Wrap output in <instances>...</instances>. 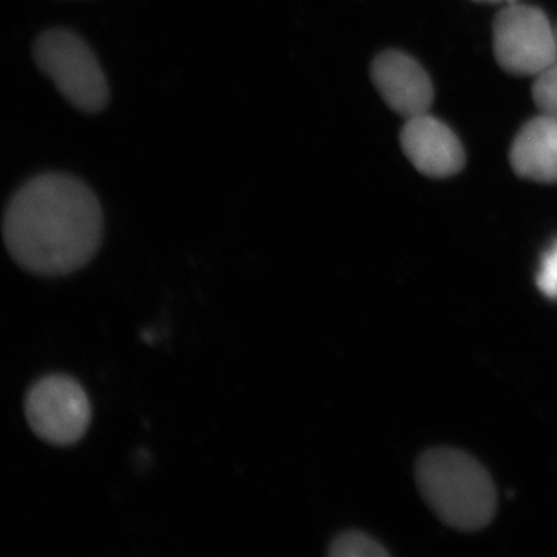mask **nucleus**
<instances>
[{"label": "nucleus", "mask_w": 557, "mask_h": 557, "mask_svg": "<svg viewBox=\"0 0 557 557\" xmlns=\"http://www.w3.org/2000/svg\"><path fill=\"white\" fill-rule=\"evenodd\" d=\"M102 211L94 190L75 177L44 174L10 200L3 239L22 269L62 276L83 269L97 255Z\"/></svg>", "instance_id": "obj_1"}, {"label": "nucleus", "mask_w": 557, "mask_h": 557, "mask_svg": "<svg viewBox=\"0 0 557 557\" xmlns=\"http://www.w3.org/2000/svg\"><path fill=\"white\" fill-rule=\"evenodd\" d=\"M417 483L435 515L457 530H480L496 515L493 479L475 458L461 450H428L418 461Z\"/></svg>", "instance_id": "obj_2"}, {"label": "nucleus", "mask_w": 557, "mask_h": 557, "mask_svg": "<svg viewBox=\"0 0 557 557\" xmlns=\"http://www.w3.org/2000/svg\"><path fill=\"white\" fill-rule=\"evenodd\" d=\"M36 65L76 109L101 112L109 84L100 62L78 35L62 28L44 32L33 47Z\"/></svg>", "instance_id": "obj_3"}, {"label": "nucleus", "mask_w": 557, "mask_h": 557, "mask_svg": "<svg viewBox=\"0 0 557 557\" xmlns=\"http://www.w3.org/2000/svg\"><path fill=\"white\" fill-rule=\"evenodd\" d=\"M494 54L511 75L536 76L557 61V33L544 11L509 3L494 22Z\"/></svg>", "instance_id": "obj_4"}, {"label": "nucleus", "mask_w": 557, "mask_h": 557, "mask_svg": "<svg viewBox=\"0 0 557 557\" xmlns=\"http://www.w3.org/2000/svg\"><path fill=\"white\" fill-rule=\"evenodd\" d=\"M25 416L39 438L51 445L67 446L83 438L89 429L91 406L78 381L50 375L28 391Z\"/></svg>", "instance_id": "obj_5"}, {"label": "nucleus", "mask_w": 557, "mask_h": 557, "mask_svg": "<svg viewBox=\"0 0 557 557\" xmlns=\"http://www.w3.org/2000/svg\"><path fill=\"white\" fill-rule=\"evenodd\" d=\"M401 146L410 163L428 177L445 178L465 166L460 139L429 113L412 116L401 131Z\"/></svg>", "instance_id": "obj_6"}, {"label": "nucleus", "mask_w": 557, "mask_h": 557, "mask_svg": "<svg viewBox=\"0 0 557 557\" xmlns=\"http://www.w3.org/2000/svg\"><path fill=\"white\" fill-rule=\"evenodd\" d=\"M372 81L388 108L406 119L431 109L434 87L428 73L401 51H384L372 65Z\"/></svg>", "instance_id": "obj_7"}, {"label": "nucleus", "mask_w": 557, "mask_h": 557, "mask_svg": "<svg viewBox=\"0 0 557 557\" xmlns=\"http://www.w3.org/2000/svg\"><path fill=\"white\" fill-rule=\"evenodd\" d=\"M519 177L539 183H557V116L542 115L528 121L509 152Z\"/></svg>", "instance_id": "obj_8"}, {"label": "nucleus", "mask_w": 557, "mask_h": 557, "mask_svg": "<svg viewBox=\"0 0 557 557\" xmlns=\"http://www.w3.org/2000/svg\"><path fill=\"white\" fill-rule=\"evenodd\" d=\"M330 556L333 557H384L388 556L386 549L375 539L366 534L350 531L341 534L330 547Z\"/></svg>", "instance_id": "obj_9"}, {"label": "nucleus", "mask_w": 557, "mask_h": 557, "mask_svg": "<svg viewBox=\"0 0 557 557\" xmlns=\"http://www.w3.org/2000/svg\"><path fill=\"white\" fill-rule=\"evenodd\" d=\"M533 98L544 115L557 116V61L536 76Z\"/></svg>", "instance_id": "obj_10"}, {"label": "nucleus", "mask_w": 557, "mask_h": 557, "mask_svg": "<svg viewBox=\"0 0 557 557\" xmlns=\"http://www.w3.org/2000/svg\"><path fill=\"white\" fill-rule=\"evenodd\" d=\"M537 288L548 299L557 300V240L544 252L536 276Z\"/></svg>", "instance_id": "obj_11"}, {"label": "nucleus", "mask_w": 557, "mask_h": 557, "mask_svg": "<svg viewBox=\"0 0 557 557\" xmlns=\"http://www.w3.org/2000/svg\"><path fill=\"white\" fill-rule=\"evenodd\" d=\"M482 2H508V3H515L516 0H482Z\"/></svg>", "instance_id": "obj_12"}, {"label": "nucleus", "mask_w": 557, "mask_h": 557, "mask_svg": "<svg viewBox=\"0 0 557 557\" xmlns=\"http://www.w3.org/2000/svg\"><path fill=\"white\" fill-rule=\"evenodd\" d=\"M556 33H557V27H556Z\"/></svg>", "instance_id": "obj_13"}]
</instances>
